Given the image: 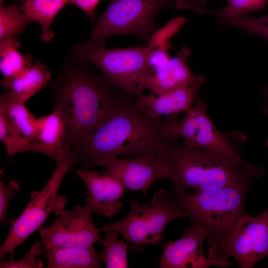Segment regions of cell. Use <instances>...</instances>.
Returning a JSON list of instances; mask_svg holds the SVG:
<instances>
[{
  "instance_id": "7",
  "label": "cell",
  "mask_w": 268,
  "mask_h": 268,
  "mask_svg": "<svg viewBox=\"0 0 268 268\" xmlns=\"http://www.w3.org/2000/svg\"><path fill=\"white\" fill-rule=\"evenodd\" d=\"M169 6L173 7V0H110L88 41L104 47L109 37L133 34L148 42L157 29L156 16Z\"/></svg>"
},
{
  "instance_id": "21",
  "label": "cell",
  "mask_w": 268,
  "mask_h": 268,
  "mask_svg": "<svg viewBox=\"0 0 268 268\" xmlns=\"http://www.w3.org/2000/svg\"><path fill=\"white\" fill-rule=\"evenodd\" d=\"M0 112L23 136L31 142L34 141L38 131L37 119L29 111L24 103L5 92L0 96Z\"/></svg>"
},
{
  "instance_id": "34",
  "label": "cell",
  "mask_w": 268,
  "mask_h": 268,
  "mask_svg": "<svg viewBox=\"0 0 268 268\" xmlns=\"http://www.w3.org/2000/svg\"><path fill=\"white\" fill-rule=\"evenodd\" d=\"M260 97L262 101V111L264 114L268 116V80L262 88Z\"/></svg>"
},
{
  "instance_id": "27",
  "label": "cell",
  "mask_w": 268,
  "mask_h": 268,
  "mask_svg": "<svg viewBox=\"0 0 268 268\" xmlns=\"http://www.w3.org/2000/svg\"><path fill=\"white\" fill-rule=\"evenodd\" d=\"M186 19L183 17L172 18L165 25L157 29L152 34L148 45L153 49H159L168 51L171 45V39L184 26Z\"/></svg>"
},
{
  "instance_id": "23",
  "label": "cell",
  "mask_w": 268,
  "mask_h": 268,
  "mask_svg": "<svg viewBox=\"0 0 268 268\" xmlns=\"http://www.w3.org/2000/svg\"><path fill=\"white\" fill-rule=\"evenodd\" d=\"M208 13L217 17L221 29L236 28L248 34L258 35L268 42V14L257 17H235L211 9Z\"/></svg>"
},
{
  "instance_id": "36",
  "label": "cell",
  "mask_w": 268,
  "mask_h": 268,
  "mask_svg": "<svg viewBox=\"0 0 268 268\" xmlns=\"http://www.w3.org/2000/svg\"><path fill=\"white\" fill-rule=\"evenodd\" d=\"M267 146H268V141L267 143Z\"/></svg>"
},
{
  "instance_id": "32",
  "label": "cell",
  "mask_w": 268,
  "mask_h": 268,
  "mask_svg": "<svg viewBox=\"0 0 268 268\" xmlns=\"http://www.w3.org/2000/svg\"><path fill=\"white\" fill-rule=\"evenodd\" d=\"M100 0H68V3L80 8L92 22L95 18V9Z\"/></svg>"
},
{
  "instance_id": "5",
  "label": "cell",
  "mask_w": 268,
  "mask_h": 268,
  "mask_svg": "<svg viewBox=\"0 0 268 268\" xmlns=\"http://www.w3.org/2000/svg\"><path fill=\"white\" fill-rule=\"evenodd\" d=\"M154 49L146 46L105 49L88 41L75 46L69 53L78 59L97 67L107 82L123 92L130 100H136L138 85L148 72V58Z\"/></svg>"
},
{
  "instance_id": "8",
  "label": "cell",
  "mask_w": 268,
  "mask_h": 268,
  "mask_svg": "<svg viewBox=\"0 0 268 268\" xmlns=\"http://www.w3.org/2000/svg\"><path fill=\"white\" fill-rule=\"evenodd\" d=\"M75 163L71 149L67 147L61 159L56 162V169L45 186L41 191L31 194L28 204L12 222L0 247V259L9 254L12 255L17 246L42 226L51 212L61 207L58 205L64 202L60 201L59 190L65 176Z\"/></svg>"
},
{
  "instance_id": "22",
  "label": "cell",
  "mask_w": 268,
  "mask_h": 268,
  "mask_svg": "<svg viewBox=\"0 0 268 268\" xmlns=\"http://www.w3.org/2000/svg\"><path fill=\"white\" fill-rule=\"evenodd\" d=\"M17 37L0 41V69L2 78L19 77L25 73L33 64L30 54H22Z\"/></svg>"
},
{
  "instance_id": "26",
  "label": "cell",
  "mask_w": 268,
  "mask_h": 268,
  "mask_svg": "<svg viewBox=\"0 0 268 268\" xmlns=\"http://www.w3.org/2000/svg\"><path fill=\"white\" fill-rule=\"evenodd\" d=\"M0 139L9 156L19 152H31L32 142L19 133L1 112H0Z\"/></svg>"
},
{
  "instance_id": "24",
  "label": "cell",
  "mask_w": 268,
  "mask_h": 268,
  "mask_svg": "<svg viewBox=\"0 0 268 268\" xmlns=\"http://www.w3.org/2000/svg\"><path fill=\"white\" fill-rule=\"evenodd\" d=\"M105 239H102L101 244L104 246L100 254L102 262L107 268H127L128 267L127 257L129 248L123 240L118 239L119 234L112 229H103Z\"/></svg>"
},
{
  "instance_id": "16",
  "label": "cell",
  "mask_w": 268,
  "mask_h": 268,
  "mask_svg": "<svg viewBox=\"0 0 268 268\" xmlns=\"http://www.w3.org/2000/svg\"><path fill=\"white\" fill-rule=\"evenodd\" d=\"M205 82L167 91L161 94L153 92L146 95L140 94L135 103L155 119L161 120L164 115L186 112L198 98V94Z\"/></svg>"
},
{
  "instance_id": "4",
  "label": "cell",
  "mask_w": 268,
  "mask_h": 268,
  "mask_svg": "<svg viewBox=\"0 0 268 268\" xmlns=\"http://www.w3.org/2000/svg\"><path fill=\"white\" fill-rule=\"evenodd\" d=\"M250 184L206 192L171 193L177 204L186 211L190 222L209 233L207 258L227 265L219 258L237 223L246 212L245 200Z\"/></svg>"
},
{
  "instance_id": "25",
  "label": "cell",
  "mask_w": 268,
  "mask_h": 268,
  "mask_svg": "<svg viewBox=\"0 0 268 268\" xmlns=\"http://www.w3.org/2000/svg\"><path fill=\"white\" fill-rule=\"evenodd\" d=\"M31 22L24 13L12 4L6 6L0 3V41L17 37Z\"/></svg>"
},
{
  "instance_id": "33",
  "label": "cell",
  "mask_w": 268,
  "mask_h": 268,
  "mask_svg": "<svg viewBox=\"0 0 268 268\" xmlns=\"http://www.w3.org/2000/svg\"><path fill=\"white\" fill-rule=\"evenodd\" d=\"M208 0H173V8L178 9L187 8L191 10L199 8L205 7Z\"/></svg>"
},
{
  "instance_id": "18",
  "label": "cell",
  "mask_w": 268,
  "mask_h": 268,
  "mask_svg": "<svg viewBox=\"0 0 268 268\" xmlns=\"http://www.w3.org/2000/svg\"><path fill=\"white\" fill-rule=\"evenodd\" d=\"M51 79L48 67L43 62L36 61L21 76L10 79L2 78L1 85L5 92L25 103L40 90L51 86Z\"/></svg>"
},
{
  "instance_id": "17",
  "label": "cell",
  "mask_w": 268,
  "mask_h": 268,
  "mask_svg": "<svg viewBox=\"0 0 268 268\" xmlns=\"http://www.w3.org/2000/svg\"><path fill=\"white\" fill-rule=\"evenodd\" d=\"M38 131L32 142L31 152L46 155L56 162L63 156L66 148V126L60 113L56 109L37 119Z\"/></svg>"
},
{
  "instance_id": "11",
  "label": "cell",
  "mask_w": 268,
  "mask_h": 268,
  "mask_svg": "<svg viewBox=\"0 0 268 268\" xmlns=\"http://www.w3.org/2000/svg\"><path fill=\"white\" fill-rule=\"evenodd\" d=\"M87 204L76 205L62 211L52 224L40 231L41 242L46 251L55 248L92 247L101 244L98 229L93 222Z\"/></svg>"
},
{
  "instance_id": "13",
  "label": "cell",
  "mask_w": 268,
  "mask_h": 268,
  "mask_svg": "<svg viewBox=\"0 0 268 268\" xmlns=\"http://www.w3.org/2000/svg\"><path fill=\"white\" fill-rule=\"evenodd\" d=\"M209 236V233L204 227L190 223L180 239L170 241L164 246L158 268H206L210 266H228L205 256L202 244Z\"/></svg>"
},
{
  "instance_id": "14",
  "label": "cell",
  "mask_w": 268,
  "mask_h": 268,
  "mask_svg": "<svg viewBox=\"0 0 268 268\" xmlns=\"http://www.w3.org/2000/svg\"><path fill=\"white\" fill-rule=\"evenodd\" d=\"M75 173L87 187L85 201L92 213L110 217L120 212L123 206L120 199L125 187L115 176L106 169L95 171L84 168Z\"/></svg>"
},
{
  "instance_id": "20",
  "label": "cell",
  "mask_w": 268,
  "mask_h": 268,
  "mask_svg": "<svg viewBox=\"0 0 268 268\" xmlns=\"http://www.w3.org/2000/svg\"><path fill=\"white\" fill-rule=\"evenodd\" d=\"M68 0H25L20 5L11 4L24 13L32 22L41 27L40 38L44 43L50 42L54 37L51 28L57 14L68 3Z\"/></svg>"
},
{
  "instance_id": "31",
  "label": "cell",
  "mask_w": 268,
  "mask_h": 268,
  "mask_svg": "<svg viewBox=\"0 0 268 268\" xmlns=\"http://www.w3.org/2000/svg\"><path fill=\"white\" fill-rule=\"evenodd\" d=\"M168 52L159 49H155L151 52L148 58L149 70L146 75L164 67L168 63L171 58Z\"/></svg>"
},
{
  "instance_id": "2",
  "label": "cell",
  "mask_w": 268,
  "mask_h": 268,
  "mask_svg": "<svg viewBox=\"0 0 268 268\" xmlns=\"http://www.w3.org/2000/svg\"><path fill=\"white\" fill-rule=\"evenodd\" d=\"M51 86L54 109L66 124V146L71 149L80 145L103 123L121 93L114 91L102 73L70 53Z\"/></svg>"
},
{
  "instance_id": "30",
  "label": "cell",
  "mask_w": 268,
  "mask_h": 268,
  "mask_svg": "<svg viewBox=\"0 0 268 268\" xmlns=\"http://www.w3.org/2000/svg\"><path fill=\"white\" fill-rule=\"evenodd\" d=\"M20 191L18 184L11 180L7 184L0 183V222L6 219V214L9 202L14 195Z\"/></svg>"
},
{
  "instance_id": "10",
  "label": "cell",
  "mask_w": 268,
  "mask_h": 268,
  "mask_svg": "<svg viewBox=\"0 0 268 268\" xmlns=\"http://www.w3.org/2000/svg\"><path fill=\"white\" fill-rule=\"evenodd\" d=\"M268 256V206L260 214L244 215L236 226L219 258L230 264L233 258L241 268H252Z\"/></svg>"
},
{
  "instance_id": "9",
  "label": "cell",
  "mask_w": 268,
  "mask_h": 268,
  "mask_svg": "<svg viewBox=\"0 0 268 268\" xmlns=\"http://www.w3.org/2000/svg\"><path fill=\"white\" fill-rule=\"evenodd\" d=\"M185 113L181 120H178L177 114L169 116L168 131L171 136L182 138L192 147L242 158L237 148L245 143V136L238 131L224 134L219 131L208 115L204 100L198 98Z\"/></svg>"
},
{
  "instance_id": "29",
  "label": "cell",
  "mask_w": 268,
  "mask_h": 268,
  "mask_svg": "<svg viewBox=\"0 0 268 268\" xmlns=\"http://www.w3.org/2000/svg\"><path fill=\"white\" fill-rule=\"evenodd\" d=\"M44 247L41 241L36 242L30 250L17 261L12 258L8 261H0V268H44L42 261L38 259Z\"/></svg>"
},
{
  "instance_id": "15",
  "label": "cell",
  "mask_w": 268,
  "mask_h": 268,
  "mask_svg": "<svg viewBox=\"0 0 268 268\" xmlns=\"http://www.w3.org/2000/svg\"><path fill=\"white\" fill-rule=\"evenodd\" d=\"M191 54L189 47H183L166 65L141 79L138 85L139 92L148 89L161 94L170 90L205 82L204 76L195 75L189 67L188 60Z\"/></svg>"
},
{
  "instance_id": "6",
  "label": "cell",
  "mask_w": 268,
  "mask_h": 268,
  "mask_svg": "<svg viewBox=\"0 0 268 268\" xmlns=\"http://www.w3.org/2000/svg\"><path fill=\"white\" fill-rule=\"evenodd\" d=\"M188 216L171 193L161 189L154 194L149 203L140 204L133 200L123 218L100 230L114 229L131 244L129 248L141 251L147 244L157 245L162 242L163 230L169 222Z\"/></svg>"
},
{
  "instance_id": "19",
  "label": "cell",
  "mask_w": 268,
  "mask_h": 268,
  "mask_svg": "<svg viewBox=\"0 0 268 268\" xmlns=\"http://www.w3.org/2000/svg\"><path fill=\"white\" fill-rule=\"evenodd\" d=\"M47 268H99L100 254L92 247L55 248L47 251Z\"/></svg>"
},
{
  "instance_id": "3",
  "label": "cell",
  "mask_w": 268,
  "mask_h": 268,
  "mask_svg": "<svg viewBox=\"0 0 268 268\" xmlns=\"http://www.w3.org/2000/svg\"><path fill=\"white\" fill-rule=\"evenodd\" d=\"M174 186L173 193L190 188L206 192L250 184L263 169L230 155L191 147L178 141L160 153Z\"/></svg>"
},
{
  "instance_id": "12",
  "label": "cell",
  "mask_w": 268,
  "mask_h": 268,
  "mask_svg": "<svg viewBox=\"0 0 268 268\" xmlns=\"http://www.w3.org/2000/svg\"><path fill=\"white\" fill-rule=\"evenodd\" d=\"M93 166L105 168L115 176L125 188L142 191L145 196L156 181L169 178L166 164L157 155L105 158L93 162L92 167Z\"/></svg>"
},
{
  "instance_id": "28",
  "label": "cell",
  "mask_w": 268,
  "mask_h": 268,
  "mask_svg": "<svg viewBox=\"0 0 268 268\" xmlns=\"http://www.w3.org/2000/svg\"><path fill=\"white\" fill-rule=\"evenodd\" d=\"M227 5L217 10L219 13L239 17L265 8L268 0H226Z\"/></svg>"
},
{
  "instance_id": "35",
  "label": "cell",
  "mask_w": 268,
  "mask_h": 268,
  "mask_svg": "<svg viewBox=\"0 0 268 268\" xmlns=\"http://www.w3.org/2000/svg\"><path fill=\"white\" fill-rule=\"evenodd\" d=\"M5 0H0V3H3L4 1H5ZM17 0L21 3H22L25 0Z\"/></svg>"
},
{
  "instance_id": "1",
  "label": "cell",
  "mask_w": 268,
  "mask_h": 268,
  "mask_svg": "<svg viewBox=\"0 0 268 268\" xmlns=\"http://www.w3.org/2000/svg\"><path fill=\"white\" fill-rule=\"evenodd\" d=\"M169 117H152L122 91L103 123L78 146L71 149L76 163L90 169L108 157L157 155L178 141L168 131Z\"/></svg>"
}]
</instances>
